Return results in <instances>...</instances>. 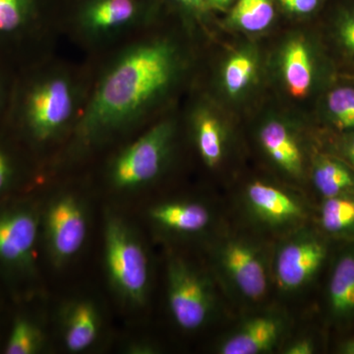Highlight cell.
I'll list each match as a JSON object with an SVG mask.
<instances>
[{
  "label": "cell",
  "mask_w": 354,
  "mask_h": 354,
  "mask_svg": "<svg viewBox=\"0 0 354 354\" xmlns=\"http://www.w3.org/2000/svg\"><path fill=\"white\" fill-rule=\"evenodd\" d=\"M174 1L193 13H202L208 8L207 0H174Z\"/></svg>",
  "instance_id": "obj_31"
},
{
  "label": "cell",
  "mask_w": 354,
  "mask_h": 354,
  "mask_svg": "<svg viewBox=\"0 0 354 354\" xmlns=\"http://www.w3.org/2000/svg\"><path fill=\"white\" fill-rule=\"evenodd\" d=\"M38 225L34 214L27 211L0 216V259L14 265L29 263L38 237Z\"/></svg>",
  "instance_id": "obj_14"
},
{
  "label": "cell",
  "mask_w": 354,
  "mask_h": 354,
  "mask_svg": "<svg viewBox=\"0 0 354 354\" xmlns=\"http://www.w3.org/2000/svg\"><path fill=\"white\" fill-rule=\"evenodd\" d=\"M62 35L46 0H0V62L15 71L55 53Z\"/></svg>",
  "instance_id": "obj_3"
},
{
  "label": "cell",
  "mask_w": 354,
  "mask_h": 354,
  "mask_svg": "<svg viewBox=\"0 0 354 354\" xmlns=\"http://www.w3.org/2000/svg\"><path fill=\"white\" fill-rule=\"evenodd\" d=\"M339 37L344 46L354 53V14L342 23Z\"/></svg>",
  "instance_id": "obj_30"
},
{
  "label": "cell",
  "mask_w": 354,
  "mask_h": 354,
  "mask_svg": "<svg viewBox=\"0 0 354 354\" xmlns=\"http://www.w3.org/2000/svg\"><path fill=\"white\" fill-rule=\"evenodd\" d=\"M272 0H239L232 12L235 25L248 32H260L274 19Z\"/></svg>",
  "instance_id": "obj_22"
},
{
  "label": "cell",
  "mask_w": 354,
  "mask_h": 354,
  "mask_svg": "<svg viewBox=\"0 0 354 354\" xmlns=\"http://www.w3.org/2000/svg\"><path fill=\"white\" fill-rule=\"evenodd\" d=\"M346 156H348L349 162L354 167V136L351 137L348 145H346Z\"/></svg>",
  "instance_id": "obj_34"
},
{
  "label": "cell",
  "mask_w": 354,
  "mask_h": 354,
  "mask_svg": "<svg viewBox=\"0 0 354 354\" xmlns=\"http://www.w3.org/2000/svg\"><path fill=\"white\" fill-rule=\"evenodd\" d=\"M101 318L93 302L77 300L65 309L62 339L70 353H83L94 346L100 335Z\"/></svg>",
  "instance_id": "obj_16"
},
{
  "label": "cell",
  "mask_w": 354,
  "mask_h": 354,
  "mask_svg": "<svg viewBox=\"0 0 354 354\" xmlns=\"http://www.w3.org/2000/svg\"><path fill=\"white\" fill-rule=\"evenodd\" d=\"M4 130H0V136ZM6 144L0 140V194L10 185L17 174V158Z\"/></svg>",
  "instance_id": "obj_27"
},
{
  "label": "cell",
  "mask_w": 354,
  "mask_h": 354,
  "mask_svg": "<svg viewBox=\"0 0 354 354\" xmlns=\"http://www.w3.org/2000/svg\"><path fill=\"white\" fill-rule=\"evenodd\" d=\"M312 178L316 190L324 199L354 194L353 171L335 158H320L314 167Z\"/></svg>",
  "instance_id": "obj_19"
},
{
  "label": "cell",
  "mask_w": 354,
  "mask_h": 354,
  "mask_svg": "<svg viewBox=\"0 0 354 354\" xmlns=\"http://www.w3.org/2000/svg\"><path fill=\"white\" fill-rule=\"evenodd\" d=\"M167 306L181 330L204 328L215 315L216 295L209 279L183 258L171 256L167 270Z\"/></svg>",
  "instance_id": "obj_8"
},
{
  "label": "cell",
  "mask_w": 354,
  "mask_h": 354,
  "mask_svg": "<svg viewBox=\"0 0 354 354\" xmlns=\"http://www.w3.org/2000/svg\"><path fill=\"white\" fill-rule=\"evenodd\" d=\"M92 60L69 64L55 53L16 70L7 132L35 149L71 138L87 101Z\"/></svg>",
  "instance_id": "obj_2"
},
{
  "label": "cell",
  "mask_w": 354,
  "mask_h": 354,
  "mask_svg": "<svg viewBox=\"0 0 354 354\" xmlns=\"http://www.w3.org/2000/svg\"><path fill=\"white\" fill-rule=\"evenodd\" d=\"M328 257V245L321 235L295 230L274 251L271 274L279 290L295 292L309 285Z\"/></svg>",
  "instance_id": "obj_9"
},
{
  "label": "cell",
  "mask_w": 354,
  "mask_h": 354,
  "mask_svg": "<svg viewBox=\"0 0 354 354\" xmlns=\"http://www.w3.org/2000/svg\"><path fill=\"white\" fill-rule=\"evenodd\" d=\"M15 70L0 62V130L6 129L12 100Z\"/></svg>",
  "instance_id": "obj_26"
},
{
  "label": "cell",
  "mask_w": 354,
  "mask_h": 354,
  "mask_svg": "<svg viewBox=\"0 0 354 354\" xmlns=\"http://www.w3.org/2000/svg\"><path fill=\"white\" fill-rule=\"evenodd\" d=\"M326 234L337 239H354V194L324 199L319 215Z\"/></svg>",
  "instance_id": "obj_20"
},
{
  "label": "cell",
  "mask_w": 354,
  "mask_h": 354,
  "mask_svg": "<svg viewBox=\"0 0 354 354\" xmlns=\"http://www.w3.org/2000/svg\"><path fill=\"white\" fill-rule=\"evenodd\" d=\"M255 73V64L246 55H236L228 60L223 71V83L230 95H237L247 87Z\"/></svg>",
  "instance_id": "obj_24"
},
{
  "label": "cell",
  "mask_w": 354,
  "mask_h": 354,
  "mask_svg": "<svg viewBox=\"0 0 354 354\" xmlns=\"http://www.w3.org/2000/svg\"><path fill=\"white\" fill-rule=\"evenodd\" d=\"M286 10L297 14L312 12L318 6L319 0H279Z\"/></svg>",
  "instance_id": "obj_29"
},
{
  "label": "cell",
  "mask_w": 354,
  "mask_h": 354,
  "mask_svg": "<svg viewBox=\"0 0 354 354\" xmlns=\"http://www.w3.org/2000/svg\"><path fill=\"white\" fill-rule=\"evenodd\" d=\"M179 57L171 41L142 32L92 58L87 101L68 141L72 152L86 155L134 134L176 84Z\"/></svg>",
  "instance_id": "obj_1"
},
{
  "label": "cell",
  "mask_w": 354,
  "mask_h": 354,
  "mask_svg": "<svg viewBox=\"0 0 354 354\" xmlns=\"http://www.w3.org/2000/svg\"><path fill=\"white\" fill-rule=\"evenodd\" d=\"M214 265L228 290L246 304L267 297L271 269L262 249L243 237H227L216 245Z\"/></svg>",
  "instance_id": "obj_7"
},
{
  "label": "cell",
  "mask_w": 354,
  "mask_h": 354,
  "mask_svg": "<svg viewBox=\"0 0 354 354\" xmlns=\"http://www.w3.org/2000/svg\"><path fill=\"white\" fill-rule=\"evenodd\" d=\"M176 133V123L162 120L128 142L106 167V177L111 187L133 191L155 181L164 169Z\"/></svg>",
  "instance_id": "obj_6"
},
{
  "label": "cell",
  "mask_w": 354,
  "mask_h": 354,
  "mask_svg": "<svg viewBox=\"0 0 354 354\" xmlns=\"http://www.w3.org/2000/svg\"><path fill=\"white\" fill-rule=\"evenodd\" d=\"M337 351L342 354H354V337L341 342Z\"/></svg>",
  "instance_id": "obj_32"
},
{
  "label": "cell",
  "mask_w": 354,
  "mask_h": 354,
  "mask_svg": "<svg viewBox=\"0 0 354 354\" xmlns=\"http://www.w3.org/2000/svg\"><path fill=\"white\" fill-rule=\"evenodd\" d=\"M193 120L198 153L205 165L214 169L223 157V133L220 122L206 111H200Z\"/></svg>",
  "instance_id": "obj_21"
},
{
  "label": "cell",
  "mask_w": 354,
  "mask_h": 354,
  "mask_svg": "<svg viewBox=\"0 0 354 354\" xmlns=\"http://www.w3.org/2000/svg\"><path fill=\"white\" fill-rule=\"evenodd\" d=\"M144 23L140 0H84L62 25V35L95 58L139 35Z\"/></svg>",
  "instance_id": "obj_4"
},
{
  "label": "cell",
  "mask_w": 354,
  "mask_h": 354,
  "mask_svg": "<svg viewBox=\"0 0 354 354\" xmlns=\"http://www.w3.org/2000/svg\"><path fill=\"white\" fill-rule=\"evenodd\" d=\"M283 76L290 95L304 97L312 84V62L308 48L300 39L291 41L283 53Z\"/></svg>",
  "instance_id": "obj_18"
},
{
  "label": "cell",
  "mask_w": 354,
  "mask_h": 354,
  "mask_svg": "<svg viewBox=\"0 0 354 354\" xmlns=\"http://www.w3.org/2000/svg\"><path fill=\"white\" fill-rule=\"evenodd\" d=\"M326 299L330 322L339 327L354 322V245L346 247L335 259Z\"/></svg>",
  "instance_id": "obj_13"
},
{
  "label": "cell",
  "mask_w": 354,
  "mask_h": 354,
  "mask_svg": "<svg viewBox=\"0 0 354 354\" xmlns=\"http://www.w3.org/2000/svg\"><path fill=\"white\" fill-rule=\"evenodd\" d=\"M43 344V334L35 324L20 318L14 323L6 348L7 354L38 353Z\"/></svg>",
  "instance_id": "obj_23"
},
{
  "label": "cell",
  "mask_w": 354,
  "mask_h": 354,
  "mask_svg": "<svg viewBox=\"0 0 354 354\" xmlns=\"http://www.w3.org/2000/svg\"><path fill=\"white\" fill-rule=\"evenodd\" d=\"M232 1V0H207V4L216 9H225Z\"/></svg>",
  "instance_id": "obj_33"
},
{
  "label": "cell",
  "mask_w": 354,
  "mask_h": 354,
  "mask_svg": "<svg viewBox=\"0 0 354 354\" xmlns=\"http://www.w3.org/2000/svg\"><path fill=\"white\" fill-rule=\"evenodd\" d=\"M149 216L158 227L183 235L204 232L214 218L209 207L196 201L160 203L150 209Z\"/></svg>",
  "instance_id": "obj_15"
},
{
  "label": "cell",
  "mask_w": 354,
  "mask_h": 354,
  "mask_svg": "<svg viewBox=\"0 0 354 354\" xmlns=\"http://www.w3.org/2000/svg\"><path fill=\"white\" fill-rule=\"evenodd\" d=\"M285 317L274 312L248 317L218 344L221 354L269 353L278 348L286 334Z\"/></svg>",
  "instance_id": "obj_12"
},
{
  "label": "cell",
  "mask_w": 354,
  "mask_h": 354,
  "mask_svg": "<svg viewBox=\"0 0 354 354\" xmlns=\"http://www.w3.org/2000/svg\"><path fill=\"white\" fill-rule=\"evenodd\" d=\"M263 150L279 169L293 177L304 172V156L297 140L283 123L270 121L261 129Z\"/></svg>",
  "instance_id": "obj_17"
},
{
  "label": "cell",
  "mask_w": 354,
  "mask_h": 354,
  "mask_svg": "<svg viewBox=\"0 0 354 354\" xmlns=\"http://www.w3.org/2000/svg\"><path fill=\"white\" fill-rule=\"evenodd\" d=\"M316 342L309 337H300L288 342L283 353L285 354H312L316 353Z\"/></svg>",
  "instance_id": "obj_28"
},
{
  "label": "cell",
  "mask_w": 354,
  "mask_h": 354,
  "mask_svg": "<svg viewBox=\"0 0 354 354\" xmlns=\"http://www.w3.org/2000/svg\"><path fill=\"white\" fill-rule=\"evenodd\" d=\"M244 204L254 220L274 230H297L307 218L304 200L264 181H253L244 192Z\"/></svg>",
  "instance_id": "obj_11"
},
{
  "label": "cell",
  "mask_w": 354,
  "mask_h": 354,
  "mask_svg": "<svg viewBox=\"0 0 354 354\" xmlns=\"http://www.w3.org/2000/svg\"><path fill=\"white\" fill-rule=\"evenodd\" d=\"M328 109L341 129L354 130V88L342 87L328 95Z\"/></svg>",
  "instance_id": "obj_25"
},
{
  "label": "cell",
  "mask_w": 354,
  "mask_h": 354,
  "mask_svg": "<svg viewBox=\"0 0 354 354\" xmlns=\"http://www.w3.org/2000/svg\"><path fill=\"white\" fill-rule=\"evenodd\" d=\"M46 232L55 264L62 266L73 259L88 234V218L80 200L64 194L51 203L46 212Z\"/></svg>",
  "instance_id": "obj_10"
},
{
  "label": "cell",
  "mask_w": 354,
  "mask_h": 354,
  "mask_svg": "<svg viewBox=\"0 0 354 354\" xmlns=\"http://www.w3.org/2000/svg\"><path fill=\"white\" fill-rule=\"evenodd\" d=\"M104 263L118 295L132 306L146 304L151 267L145 246L120 216L109 215L104 223Z\"/></svg>",
  "instance_id": "obj_5"
}]
</instances>
